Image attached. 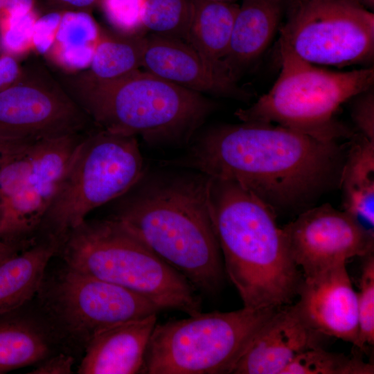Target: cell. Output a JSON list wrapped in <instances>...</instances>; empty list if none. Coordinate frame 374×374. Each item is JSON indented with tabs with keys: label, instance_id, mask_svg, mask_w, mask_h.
I'll return each mask as SVG.
<instances>
[{
	"label": "cell",
	"instance_id": "obj_1",
	"mask_svg": "<svg viewBox=\"0 0 374 374\" xmlns=\"http://www.w3.org/2000/svg\"><path fill=\"white\" fill-rule=\"evenodd\" d=\"M348 147L265 122L208 130L179 163L249 190L276 213L299 211L339 186Z\"/></svg>",
	"mask_w": 374,
	"mask_h": 374
},
{
	"label": "cell",
	"instance_id": "obj_2",
	"mask_svg": "<svg viewBox=\"0 0 374 374\" xmlns=\"http://www.w3.org/2000/svg\"><path fill=\"white\" fill-rule=\"evenodd\" d=\"M212 182L195 170L143 176L121 197L112 217L206 294L218 292L226 276L213 221Z\"/></svg>",
	"mask_w": 374,
	"mask_h": 374
},
{
	"label": "cell",
	"instance_id": "obj_3",
	"mask_svg": "<svg viewBox=\"0 0 374 374\" xmlns=\"http://www.w3.org/2000/svg\"><path fill=\"white\" fill-rule=\"evenodd\" d=\"M212 216L226 276L243 307L291 305L303 274L290 253L277 213L236 182L213 178Z\"/></svg>",
	"mask_w": 374,
	"mask_h": 374
},
{
	"label": "cell",
	"instance_id": "obj_4",
	"mask_svg": "<svg viewBox=\"0 0 374 374\" xmlns=\"http://www.w3.org/2000/svg\"><path fill=\"white\" fill-rule=\"evenodd\" d=\"M60 82L97 128L152 145L188 143L215 109L204 94L145 70L112 80L84 71Z\"/></svg>",
	"mask_w": 374,
	"mask_h": 374
},
{
	"label": "cell",
	"instance_id": "obj_5",
	"mask_svg": "<svg viewBox=\"0 0 374 374\" xmlns=\"http://www.w3.org/2000/svg\"><path fill=\"white\" fill-rule=\"evenodd\" d=\"M60 249L65 266L134 291L162 310L201 312L197 290L116 220H85Z\"/></svg>",
	"mask_w": 374,
	"mask_h": 374
},
{
	"label": "cell",
	"instance_id": "obj_6",
	"mask_svg": "<svg viewBox=\"0 0 374 374\" xmlns=\"http://www.w3.org/2000/svg\"><path fill=\"white\" fill-rule=\"evenodd\" d=\"M279 47L281 68L276 82L251 106L238 109L237 118L276 124L323 141L352 139L355 134L335 114L345 102L373 87V67L328 70Z\"/></svg>",
	"mask_w": 374,
	"mask_h": 374
},
{
	"label": "cell",
	"instance_id": "obj_7",
	"mask_svg": "<svg viewBox=\"0 0 374 374\" xmlns=\"http://www.w3.org/2000/svg\"><path fill=\"white\" fill-rule=\"evenodd\" d=\"M143 176L136 137L92 129L79 143L39 228L60 248L91 211L124 195Z\"/></svg>",
	"mask_w": 374,
	"mask_h": 374
},
{
	"label": "cell",
	"instance_id": "obj_8",
	"mask_svg": "<svg viewBox=\"0 0 374 374\" xmlns=\"http://www.w3.org/2000/svg\"><path fill=\"white\" fill-rule=\"evenodd\" d=\"M278 308L201 312L156 323L141 373H232L254 335Z\"/></svg>",
	"mask_w": 374,
	"mask_h": 374
},
{
	"label": "cell",
	"instance_id": "obj_9",
	"mask_svg": "<svg viewBox=\"0 0 374 374\" xmlns=\"http://www.w3.org/2000/svg\"><path fill=\"white\" fill-rule=\"evenodd\" d=\"M279 44L314 65L371 62L374 15L355 0H292Z\"/></svg>",
	"mask_w": 374,
	"mask_h": 374
},
{
	"label": "cell",
	"instance_id": "obj_10",
	"mask_svg": "<svg viewBox=\"0 0 374 374\" xmlns=\"http://www.w3.org/2000/svg\"><path fill=\"white\" fill-rule=\"evenodd\" d=\"M93 125L61 82L37 62L21 67L17 79L0 89V142L28 144L82 134Z\"/></svg>",
	"mask_w": 374,
	"mask_h": 374
},
{
	"label": "cell",
	"instance_id": "obj_11",
	"mask_svg": "<svg viewBox=\"0 0 374 374\" xmlns=\"http://www.w3.org/2000/svg\"><path fill=\"white\" fill-rule=\"evenodd\" d=\"M45 299L62 328L87 344L106 328L162 310L134 291L66 266L48 286Z\"/></svg>",
	"mask_w": 374,
	"mask_h": 374
},
{
	"label": "cell",
	"instance_id": "obj_12",
	"mask_svg": "<svg viewBox=\"0 0 374 374\" xmlns=\"http://www.w3.org/2000/svg\"><path fill=\"white\" fill-rule=\"evenodd\" d=\"M282 229L291 257L303 276L373 253V230L328 203L301 211Z\"/></svg>",
	"mask_w": 374,
	"mask_h": 374
},
{
	"label": "cell",
	"instance_id": "obj_13",
	"mask_svg": "<svg viewBox=\"0 0 374 374\" xmlns=\"http://www.w3.org/2000/svg\"><path fill=\"white\" fill-rule=\"evenodd\" d=\"M85 134L29 145L30 172L21 186L0 197V241H29L27 237L39 228Z\"/></svg>",
	"mask_w": 374,
	"mask_h": 374
},
{
	"label": "cell",
	"instance_id": "obj_14",
	"mask_svg": "<svg viewBox=\"0 0 374 374\" xmlns=\"http://www.w3.org/2000/svg\"><path fill=\"white\" fill-rule=\"evenodd\" d=\"M297 296L299 299L294 305L311 328L326 337L355 346L359 332L357 297L346 262L303 276Z\"/></svg>",
	"mask_w": 374,
	"mask_h": 374
},
{
	"label": "cell",
	"instance_id": "obj_15",
	"mask_svg": "<svg viewBox=\"0 0 374 374\" xmlns=\"http://www.w3.org/2000/svg\"><path fill=\"white\" fill-rule=\"evenodd\" d=\"M326 337L311 328L294 305L280 307L260 328L233 374H283L301 353L321 347Z\"/></svg>",
	"mask_w": 374,
	"mask_h": 374
},
{
	"label": "cell",
	"instance_id": "obj_16",
	"mask_svg": "<svg viewBox=\"0 0 374 374\" xmlns=\"http://www.w3.org/2000/svg\"><path fill=\"white\" fill-rule=\"evenodd\" d=\"M142 67L162 79L202 94L240 100L249 96L237 82L208 66L182 40L146 34Z\"/></svg>",
	"mask_w": 374,
	"mask_h": 374
},
{
	"label": "cell",
	"instance_id": "obj_17",
	"mask_svg": "<svg viewBox=\"0 0 374 374\" xmlns=\"http://www.w3.org/2000/svg\"><path fill=\"white\" fill-rule=\"evenodd\" d=\"M157 314L118 323L97 332L87 344L79 374L141 373Z\"/></svg>",
	"mask_w": 374,
	"mask_h": 374
},
{
	"label": "cell",
	"instance_id": "obj_18",
	"mask_svg": "<svg viewBox=\"0 0 374 374\" xmlns=\"http://www.w3.org/2000/svg\"><path fill=\"white\" fill-rule=\"evenodd\" d=\"M285 0H242L222 66L237 82L242 71L267 48L279 27Z\"/></svg>",
	"mask_w": 374,
	"mask_h": 374
},
{
	"label": "cell",
	"instance_id": "obj_19",
	"mask_svg": "<svg viewBox=\"0 0 374 374\" xmlns=\"http://www.w3.org/2000/svg\"><path fill=\"white\" fill-rule=\"evenodd\" d=\"M238 8L235 2L192 0L186 42L208 66L231 80L223 69L222 60L229 48Z\"/></svg>",
	"mask_w": 374,
	"mask_h": 374
},
{
	"label": "cell",
	"instance_id": "obj_20",
	"mask_svg": "<svg viewBox=\"0 0 374 374\" xmlns=\"http://www.w3.org/2000/svg\"><path fill=\"white\" fill-rule=\"evenodd\" d=\"M59 249L55 241L46 238L0 262V316L20 308L38 292Z\"/></svg>",
	"mask_w": 374,
	"mask_h": 374
},
{
	"label": "cell",
	"instance_id": "obj_21",
	"mask_svg": "<svg viewBox=\"0 0 374 374\" xmlns=\"http://www.w3.org/2000/svg\"><path fill=\"white\" fill-rule=\"evenodd\" d=\"M339 186L344 211L374 224V142L355 134L348 147Z\"/></svg>",
	"mask_w": 374,
	"mask_h": 374
},
{
	"label": "cell",
	"instance_id": "obj_22",
	"mask_svg": "<svg viewBox=\"0 0 374 374\" xmlns=\"http://www.w3.org/2000/svg\"><path fill=\"white\" fill-rule=\"evenodd\" d=\"M100 31L91 15L86 11H64L49 51L55 60L71 70L89 66ZM48 51V52H49Z\"/></svg>",
	"mask_w": 374,
	"mask_h": 374
},
{
	"label": "cell",
	"instance_id": "obj_23",
	"mask_svg": "<svg viewBox=\"0 0 374 374\" xmlns=\"http://www.w3.org/2000/svg\"><path fill=\"white\" fill-rule=\"evenodd\" d=\"M145 35L100 33L87 73L99 80H112L140 69Z\"/></svg>",
	"mask_w": 374,
	"mask_h": 374
},
{
	"label": "cell",
	"instance_id": "obj_24",
	"mask_svg": "<svg viewBox=\"0 0 374 374\" xmlns=\"http://www.w3.org/2000/svg\"><path fill=\"white\" fill-rule=\"evenodd\" d=\"M6 314L0 316V373L35 364L49 353L42 332L26 320Z\"/></svg>",
	"mask_w": 374,
	"mask_h": 374
},
{
	"label": "cell",
	"instance_id": "obj_25",
	"mask_svg": "<svg viewBox=\"0 0 374 374\" xmlns=\"http://www.w3.org/2000/svg\"><path fill=\"white\" fill-rule=\"evenodd\" d=\"M192 0H145L142 22L149 33L186 42Z\"/></svg>",
	"mask_w": 374,
	"mask_h": 374
},
{
	"label": "cell",
	"instance_id": "obj_26",
	"mask_svg": "<svg viewBox=\"0 0 374 374\" xmlns=\"http://www.w3.org/2000/svg\"><path fill=\"white\" fill-rule=\"evenodd\" d=\"M374 366L357 354L332 353L322 347L299 355L283 374H373Z\"/></svg>",
	"mask_w": 374,
	"mask_h": 374
},
{
	"label": "cell",
	"instance_id": "obj_27",
	"mask_svg": "<svg viewBox=\"0 0 374 374\" xmlns=\"http://www.w3.org/2000/svg\"><path fill=\"white\" fill-rule=\"evenodd\" d=\"M33 0H15L0 12V46L17 56L32 44L33 27L37 19Z\"/></svg>",
	"mask_w": 374,
	"mask_h": 374
},
{
	"label": "cell",
	"instance_id": "obj_28",
	"mask_svg": "<svg viewBox=\"0 0 374 374\" xmlns=\"http://www.w3.org/2000/svg\"><path fill=\"white\" fill-rule=\"evenodd\" d=\"M359 279V291L357 292L358 313V337L355 344L366 352L374 344V256L365 257Z\"/></svg>",
	"mask_w": 374,
	"mask_h": 374
},
{
	"label": "cell",
	"instance_id": "obj_29",
	"mask_svg": "<svg viewBox=\"0 0 374 374\" xmlns=\"http://www.w3.org/2000/svg\"><path fill=\"white\" fill-rule=\"evenodd\" d=\"M108 21L125 34H145L142 16L145 0H100Z\"/></svg>",
	"mask_w": 374,
	"mask_h": 374
},
{
	"label": "cell",
	"instance_id": "obj_30",
	"mask_svg": "<svg viewBox=\"0 0 374 374\" xmlns=\"http://www.w3.org/2000/svg\"><path fill=\"white\" fill-rule=\"evenodd\" d=\"M351 116L360 134L374 142V91L373 87L353 98Z\"/></svg>",
	"mask_w": 374,
	"mask_h": 374
},
{
	"label": "cell",
	"instance_id": "obj_31",
	"mask_svg": "<svg viewBox=\"0 0 374 374\" xmlns=\"http://www.w3.org/2000/svg\"><path fill=\"white\" fill-rule=\"evenodd\" d=\"M62 16L61 12L52 11L37 18L32 37V44L41 54L51 50Z\"/></svg>",
	"mask_w": 374,
	"mask_h": 374
},
{
	"label": "cell",
	"instance_id": "obj_32",
	"mask_svg": "<svg viewBox=\"0 0 374 374\" xmlns=\"http://www.w3.org/2000/svg\"><path fill=\"white\" fill-rule=\"evenodd\" d=\"M21 71V66L16 57L6 52L0 46V89L14 82Z\"/></svg>",
	"mask_w": 374,
	"mask_h": 374
},
{
	"label": "cell",
	"instance_id": "obj_33",
	"mask_svg": "<svg viewBox=\"0 0 374 374\" xmlns=\"http://www.w3.org/2000/svg\"><path fill=\"white\" fill-rule=\"evenodd\" d=\"M73 358L60 354L44 362L32 370L31 374H69L72 373Z\"/></svg>",
	"mask_w": 374,
	"mask_h": 374
},
{
	"label": "cell",
	"instance_id": "obj_34",
	"mask_svg": "<svg viewBox=\"0 0 374 374\" xmlns=\"http://www.w3.org/2000/svg\"><path fill=\"white\" fill-rule=\"evenodd\" d=\"M47 5L52 7V11H86L99 0H45Z\"/></svg>",
	"mask_w": 374,
	"mask_h": 374
},
{
	"label": "cell",
	"instance_id": "obj_35",
	"mask_svg": "<svg viewBox=\"0 0 374 374\" xmlns=\"http://www.w3.org/2000/svg\"><path fill=\"white\" fill-rule=\"evenodd\" d=\"M30 242H7L0 241V261L9 258L30 247Z\"/></svg>",
	"mask_w": 374,
	"mask_h": 374
},
{
	"label": "cell",
	"instance_id": "obj_36",
	"mask_svg": "<svg viewBox=\"0 0 374 374\" xmlns=\"http://www.w3.org/2000/svg\"><path fill=\"white\" fill-rule=\"evenodd\" d=\"M15 144L16 143L0 142V161L5 152H6Z\"/></svg>",
	"mask_w": 374,
	"mask_h": 374
},
{
	"label": "cell",
	"instance_id": "obj_37",
	"mask_svg": "<svg viewBox=\"0 0 374 374\" xmlns=\"http://www.w3.org/2000/svg\"><path fill=\"white\" fill-rule=\"evenodd\" d=\"M368 10H373L374 8V0H355Z\"/></svg>",
	"mask_w": 374,
	"mask_h": 374
},
{
	"label": "cell",
	"instance_id": "obj_38",
	"mask_svg": "<svg viewBox=\"0 0 374 374\" xmlns=\"http://www.w3.org/2000/svg\"><path fill=\"white\" fill-rule=\"evenodd\" d=\"M14 0H0V12L7 8Z\"/></svg>",
	"mask_w": 374,
	"mask_h": 374
},
{
	"label": "cell",
	"instance_id": "obj_39",
	"mask_svg": "<svg viewBox=\"0 0 374 374\" xmlns=\"http://www.w3.org/2000/svg\"><path fill=\"white\" fill-rule=\"evenodd\" d=\"M214 1H228V2H235L236 0H214Z\"/></svg>",
	"mask_w": 374,
	"mask_h": 374
},
{
	"label": "cell",
	"instance_id": "obj_40",
	"mask_svg": "<svg viewBox=\"0 0 374 374\" xmlns=\"http://www.w3.org/2000/svg\"><path fill=\"white\" fill-rule=\"evenodd\" d=\"M2 261H3V260H2ZM1 262V261H0V262Z\"/></svg>",
	"mask_w": 374,
	"mask_h": 374
}]
</instances>
